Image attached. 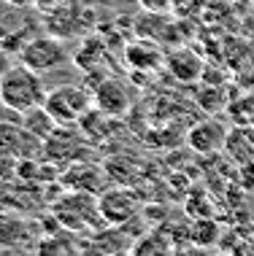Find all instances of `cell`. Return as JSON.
<instances>
[{
    "label": "cell",
    "instance_id": "cell-8",
    "mask_svg": "<svg viewBox=\"0 0 254 256\" xmlns=\"http://www.w3.org/2000/svg\"><path fill=\"white\" fill-rule=\"evenodd\" d=\"M165 62H168L170 73H173L178 81H195V78H200V73H203V60L189 49L170 52L165 57Z\"/></svg>",
    "mask_w": 254,
    "mask_h": 256
},
{
    "label": "cell",
    "instance_id": "cell-13",
    "mask_svg": "<svg viewBox=\"0 0 254 256\" xmlns=\"http://www.w3.org/2000/svg\"><path fill=\"white\" fill-rule=\"evenodd\" d=\"M216 232H219V226L211 218L203 216V221H197V224L192 226V240H195L197 246H211V243H216V238H219Z\"/></svg>",
    "mask_w": 254,
    "mask_h": 256
},
{
    "label": "cell",
    "instance_id": "cell-16",
    "mask_svg": "<svg viewBox=\"0 0 254 256\" xmlns=\"http://www.w3.org/2000/svg\"><path fill=\"white\" fill-rule=\"evenodd\" d=\"M0 106H3V100H0Z\"/></svg>",
    "mask_w": 254,
    "mask_h": 256
},
{
    "label": "cell",
    "instance_id": "cell-3",
    "mask_svg": "<svg viewBox=\"0 0 254 256\" xmlns=\"http://www.w3.org/2000/svg\"><path fill=\"white\" fill-rule=\"evenodd\" d=\"M68 60V52L63 46V40L57 36H38V38H30L27 46L19 52V62H25L27 68L38 73H49L54 68H60L63 62Z\"/></svg>",
    "mask_w": 254,
    "mask_h": 256
},
{
    "label": "cell",
    "instance_id": "cell-4",
    "mask_svg": "<svg viewBox=\"0 0 254 256\" xmlns=\"http://www.w3.org/2000/svg\"><path fill=\"white\" fill-rule=\"evenodd\" d=\"M100 216H103V224H127V221H133L138 216L141 210V200L135 192L130 189H108L103 192L100 200Z\"/></svg>",
    "mask_w": 254,
    "mask_h": 256
},
{
    "label": "cell",
    "instance_id": "cell-15",
    "mask_svg": "<svg viewBox=\"0 0 254 256\" xmlns=\"http://www.w3.org/2000/svg\"><path fill=\"white\" fill-rule=\"evenodd\" d=\"M9 68H11V60H9V52L0 46V81H3V76L9 73Z\"/></svg>",
    "mask_w": 254,
    "mask_h": 256
},
{
    "label": "cell",
    "instance_id": "cell-10",
    "mask_svg": "<svg viewBox=\"0 0 254 256\" xmlns=\"http://www.w3.org/2000/svg\"><path fill=\"white\" fill-rule=\"evenodd\" d=\"M103 57H106V46H103V40L87 38L84 44H81V49L73 54V62H76L87 76H100L98 68L103 65Z\"/></svg>",
    "mask_w": 254,
    "mask_h": 256
},
{
    "label": "cell",
    "instance_id": "cell-9",
    "mask_svg": "<svg viewBox=\"0 0 254 256\" xmlns=\"http://www.w3.org/2000/svg\"><path fill=\"white\" fill-rule=\"evenodd\" d=\"M22 127H25L33 138H38V140L44 143L46 138H49L54 130L60 127V124L54 122V116H52L44 106H38V108H33V110H27V114H22Z\"/></svg>",
    "mask_w": 254,
    "mask_h": 256
},
{
    "label": "cell",
    "instance_id": "cell-12",
    "mask_svg": "<svg viewBox=\"0 0 254 256\" xmlns=\"http://www.w3.org/2000/svg\"><path fill=\"white\" fill-rule=\"evenodd\" d=\"M25 226H22V221H11V218H0V246L3 248H17L19 243H22V238H25Z\"/></svg>",
    "mask_w": 254,
    "mask_h": 256
},
{
    "label": "cell",
    "instance_id": "cell-11",
    "mask_svg": "<svg viewBox=\"0 0 254 256\" xmlns=\"http://www.w3.org/2000/svg\"><path fill=\"white\" fill-rule=\"evenodd\" d=\"M208 8V0H173L170 14L178 19H197L200 14H205Z\"/></svg>",
    "mask_w": 254,
    "mask_h": 256
},
{
    "label": "cell",
    "instance_id": "cell-7",
    "mask_svg": "<svg viewBox=\"0 0 254 256\" xmlns=\"http://www.w3.org/2000/svg\"><path fill=\"white\" fill-rule=\"evenodd\" d=\"M125 60L135 70H154L162 65V52L157 49V40L152 38H135L133 44H127Z\"/></svg>",
    "mask_w": 254,
    "mask_h": 256
},
{
    "label": "cell",
    "instance_id": "cell-14",
    "mask_svg": "<svg viewBox=\"0 0 254 256\" xmlns=\"http://www.w3.org/2000/svg\"><path fill=\"white\" fill-rule=\"evenodd\" d=\"M138 6L143 11H157V14H170L173 0H138Z\"/></svg>",
    "mask_w": 254,
    "mask_h": 256
},
{
    "label": "cell",
    "instance_id": "cell-1",
    "mask_svg": "<svg viewBox=\"0 0 254 256\" xmlns=\"http://www.w3.org/2000/svg\"><path fill=\"white\" fill-rule=\"evenodd\" d=\"M0 100H3V108L14 110V114H27V110L44 106L46 92H44V81H41V73L22 65H11L9 73L0 81Z\"/></svg>",
    "mask_w": 254,
    "mask_h": 256
},
{
    "label": "cell",
    "instance_id": "cell-2",
    "mask_svg": "<svg viewBox=\"0 0 254 256\" xmlns=\"http://www.w3.org/2000/svg\"><path fill=\"white\" fill-rule=\"evenodd\" d=\"M92 106H95L92 89H84L76 84L57 86L54 92H46V100H44V108L54 116L57 124H79V119Z\"/></svg>",
    "mask_w": 254,
    "mask_h": 256
},
{
    "label": "cell",
    "instance_id": "cell-5",
    "mask_svg": "<svg viewBox=\"0 0 254 256\" xmlns=\"http://www.w3.org/2000/svg\"><path fill=\"white\" fill-rule=\"evenodd\" d=\"M92 100H95V108H100L111 119L127 114V108H130V92H127L125 81H119V78H103L92 89Z\"/></svg>",
    "mask_w": 254,
    "mask_h": 256
},
{
    "label": "cell",
    "instance_id": "cell-6",
    "mask_svg": "<svg viewBox=\"0 0 254 256\" xmlns=\"http://www.w3.org/2000/svg\"><path fill=\"white\" fill-rule=\"evenodd\" d=\"M227 135L230 132L224 130V124L200 122V124H195V127L189 130L187 140L197 154H214V151H219L222 146H227Z\"/></svg>",
    "mask_w": 254,
    "mask_h": 256
}]
</instances>
